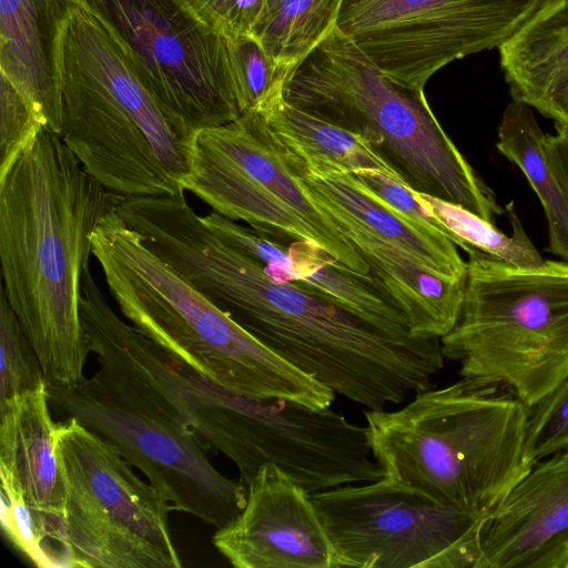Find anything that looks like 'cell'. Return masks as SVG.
Here are the masks:
<instances>
[{
    "instance_id": "obj_1",
    "label": "cell",
    "mask_w": 568,
    "mask_h": 568,
    "mask_svg": "<svg viewBox=\"0 0 568 568\" xmlns=\"http://www.w3.org/2000/svg\"><path fill=\"white\" fill-rule=\"evenodd\" d=\"M151 248L284 361L366 410L432 388L444 368L440 338L388 333L293 283L274 282L190 205L162 221Z\"/></svg>"
},
{
    "instance_id": "obj_2",
    "label": "cell",
    "mask_w": 568,
    "mask_h": 568,
    "mask_svg": "<svg viewBox=\"0 0 568 568\" xmlns=\"http://www.w3.org/2000/svg\"><path fill=\"white\" fill-rule=\"evenodd\" d=\"M121 196L48 128L0 175L1 291L47 386L71 387L85 377L91 349L80 313L83 276L93 232Z\"/></svg>"
},
{
    "instance_id": "obj_3",
    "label": "cell",
    "mask_w": 568,
    "mask_h": 568,
    "mask_svg": "<svg viewBox=\"0 0 568 568\" xmlns=\"http://www.w3.org/2000/svg\"><path fill=\"white\" fill-rule=\"evenodd\" d=\"M60 136L105 189L176 195L192 175L196 132L141 80L105 17L80 0L59 55Z\"/></svg>"
},
{
    "instance_id": "obj_4",
    "label": "cell",
    "mask_w": 568,
    "mask_h": 568,
    "mask_svg": "<svg viewBox=\"0 0 568 568\" xmlns=\"http://www.w3.org/2000/svg\"><path fill=\"white\" fill-rule=\"evenodd\" d=\"M110 293L142 334L233 392L327 408L336 394L260 342L152 252L115 209L92 235Z\"/></svg>"
},
{
    "instance_id": "obj_5",
    "label": "cell",
    "mask_w": 568,
    "mask_h": 568,
    "mask_svg": "<svg viewBox=\"0 0 568 568\" xmlns=\"http://www.w3.org/2000/svg\"><path fill=\"white\" fill-rule=\"evenodd\" d=\"M372 454L385 477L487 516L530 470L529 408L511 393L462 377L395 410H365Z\"/></svg>"
},
{
    "instance_id": "obj_6",
    "label": "cell",
    "mask_w": 568,
    "mask_h": 568,
    "mask_svg": "<svg viewBox=\"0 0 568 568\" xmlns=\"http://www.w3.org/2000/svg\"><path fill=\"white\" fill-rule=\"evenodd\" d=\"M284 100L367 139L412 190L494 224L505 213L442 128L424 90L389 78L337 27L295 65Z\"/></svg>"
},
{
    "instance_id": "obj_7",
    "label": "cell",
    "mask_w": 568,
    "mask_h": 568,
    "mask_svg": "<svg viewBox=\"0 0 568 568\" xmlns=\"http://www.w3.org/2000/svg\"><path fill=\"white\" fill-rule=\"evenodd\" d=\"M71 387L47 386L50 407L109 443L169 501L221 528L244 508L247 489L224 476L186 428L166 393L158 364L138 356L99 361Z\"/></svg>"
},
{
    "instance_id": "obj_8",
    "label": "cell",
    "mask_w": 568,
    "mask_h": 568,
    "mask_svg": "<svg viewBox=\"0 0 568 568\" xmlns=\"http://www.w3.org/2000/svg\"><path fill=\"white\" fill-rule=\"evenodd\" d=\"M166 382L184 425L206 449L235 464L244 486L264 465L276 466L310 494L385 476L366 426L331 407L240 394L176 358Z\"/></svg>"
},
{
    "instance_id": "obj_9",
    "label": "cell",
    "mask_w": 568,
    "mask_h": 568,
    "mask_svg": "<svg viewBox=\"0 0 568 568\" xmlns=\"http://www.w3.org/2000/svg\"><path fill=\"white\" fill-rule=\"evenodd\" d=\"M440 347L462 377L534 406L568 376V262L468 254L462 311Z\"/></svg>"
},
{
    "instance_id": "obj_10",
    "label": "cell",
    "mask_w": 568,
    "mask_h": 568,
    "mask_svg": "<svg viewBox=\"0 0 568 568\" xmlns=\"http://www.w3.org/2000/svg\"><path fill=\"white\" fill-rule=\"evenodd\" d=\"M63 536L72 568H180L169 501L74 418L57 423Z\"/></svg>"
},
{
    "instance_id": "obj_11",
    "label": "cell",
    "mask_w": 568,
    "mask_h": 568,
    "mask_svg": "<svg viewBox=\"0 0 568 568\" xmlns=\"http://www.w3.org/2000/svg\"><path fill=\"white\" fill-rule=\"evenodd\" d=\"M336 568H476L487 516L385 476L311 494Z\"/></svg>"
},
{
    "instance_id": "obj_12",
    "label": "cell",
    "mask_w": 568,
    "mask_h": 568,
    "mask_svg": "<svg viewBox=\"0 0 568 568\" xmlns=\"http://www.w3.org/2000/svg\"><path fill=\"white\" fill-rule=\"evenodd\" d=\"M539 0H343L336 27L385 74L424 90L445 65L499 48Z\"/></svg>"
},
{
    "instance_id": "obj_13",
    "label": "cell",
    "mask_w": 568,
    "mask_h": 568,
    "mask_svg": "<svg viewBox=\"0 0 568 568\" xmlns=\"http://www.w3.org/2000/svg\"><path fill=\"white\" fill-rule=\"evenodd\" d=\"M118 32L146 87L195 131L237 119L227 40L178 0H87Z\"/></svg>"
},
{
    "instance_id": "obj_14",
    "label": "cell",
    "mask_w": 568,
    "mask_h": 568,
    "mask_svg": "<svg viewBox=\"0 0 568 568\" xmlns=\"http://www.w3.org/2000/svg\"><path fill=\"white\" fill-rule=\"evenodd\" d=\"M246 503L212 542L236 568H336V557L311 494L274 465L246 486Z\"/></svg>"
},
{
    "instance_id": "obj_15",
    "label": "cell",
    "mask_w": 568,
    "mask_h": 568,
    "mask_svg": "<svg viewBox=\"0 0 568 568\" xmlns=\"http://www.w3.org/2000/svg\"><path fill=\"white\" fill-rule=\"evenodd\" d=\"M476 568H568V448L534 464L488 515Z\"/></svg>"
},
{
    "instance_id": "obj_16",
    "label": "cell",
    "mask_w": 568,
    "mask_h": 568,
    "mask_svg": "<svg viewBox=\"0 0 568 568\" xmlns=\"http://www.w3.org/2000/svg\"><path fill=\"white\" fill-rule=\"evenodd\" d=\"M203 221L221 237L258 260L274 282L293 283L388 333L413 335L404 314L371 273L362 276L344 268L317 243L297 240L285 246L214 211Z\"/></svg>"
},
{
    "instance_id": "obj_17",
    "label": "cell",
    "mask_w": 568,
    "mask_h": 568,
    "mask_svg": "<svg viewBox=\"0 0 568 568\" xmlns=\"http://www.w3.org/2000/svg\"><path fill=\"white\" fill-rule=\"evenodd\" d=\"M292 175L315 207L364 258L369 273L404 314L414 336L442 338L454 328L462 311L465 280L448 282L439 278L310 181Z\"/></svg>"
},
{
    "instance_id": "obj_18",
    "label": "cell",
    "mask_w": 568,
    "mask_h": 568,
    "mask_svg": "<svg viewBox=\"0 0 568 568\" xmlns=\"http://www.w3.org/2000/svg\"><path fill=\"white\" fill-rule=\"evenodd\" d=\"M80 0H0V74L30 102L44 125L62 130L59 55Z\"/></svg>"
},
{
    "instance_id": "obj_19",
    "label": "cell",
    "mask_w": 568,
    "mask_h": 568,
    "mask_svg": "<svg viewBox=\"0 0 568 568\" xmlns=\"http://www.w3.org/2000/svg\"><path fill=\"white\" fill-rule=\"evenodd\" d=\"M275 148L291 173L310 181L368 227L448 282L465 280L467 262L440 231L404 216L341 164L303 152L273 133Z\"/></svg>"
},
{
    "instance_id": "obj_20",
    "label": "cell",
    "mask_w": 568,
    "mask_h": 568,
    "mask_svg": "<svg viewBox=\"0 0 568 568\" xmlns=\"http://www.w3.org/2000/svg\"><path fill=\"white\" fill-rule=\"evenodd\" d=\"M50 408L47 384L0 405V477L22 494L65 547L64 488Z\"/></svg>"
},
{
    "instance_id": "obj_21",
    "label": "cell",
    "mask_w": 568,
    "mask_h": 568,
    "mask_svg": "<svg viewBox=\"0 0 568 568\" xmlns=\"http://www.w3.org/2000/svg\"><path fill=\"white\" fill-rule=\"evenodd\" d=\"M498 50L513 101L568 132V0H539Z\"/></svg>"
},
{
    "instance_id": "obj_22",
    "label": "cell",
    "mask_w": 568,
    "mask_h": 568,
    "mask_svg": "<svg viewBox=\"0 0 568 568\" xmlns=\"http://www.w3.org/2000/svg\"><path fill=\"white\" fill-rule=\"evenodd\" d=\"M197 134L308 222L341 266L357 275L369 274V266L356 248L315 207L288 171L275 148L273 133L260 113L244 112L232 122L199 130Z\"/></svg>"
},
{
    "instance_id": "obj_23",
    "label": "cell",
    "mask_w": 568,
    "mask_h": 568,
    "mask_svg": "<svg viewBox=\"0 0 568 568\" xmlns=\"http://www.w3.org/2000/svg\"><path fill=\"white\" fill-rule=\"evenodd\" d=\"M545 135L532 109L511 101L499 123L496 146L521 170L537 194L548 223V250L568 262V193L549 163Z\"/></svg>"
},
{
    "instance_id": "obj_24",
    "label": "cell",
    "mask_w": 568,
    "mask_h": 568,
    "mask_svg": "<svg viewBox=\"0 0 568 568\" xmlns=\"http://www.w3.org/2000/svg\"><path fill=\"white\" fill-rule=\"evenodd\" d=\"M261 115L278 139L305 153L329 159L351 172L378 170L400 181L367 139L308 114L284 99Z\"/></svg>"
},
{
    "instance_id": "obj_25",
    "label": "cell",
    "mask_w": 568,
    "mask_h": 568,
    "mask_svg": "<svg viewBox=\"0 0 568 568\" xmlns=\"http://www.w3.org/2000/svg\"><path fill=\"white\" fill-rule=\"evenodd\" d=\"M415 195L427 213L440 222L446 236L467 254L478 252L519 267H535L544 263L521 225L514 202L505 206L511 225V234L507 235L494 223L460 205L417 191Z\"/></svg>"
},
{
    "instance_id": "obj_26",
    "label": "cell",
    "mask_w": 568,
    "mask_h": 568,
    "mask_svg": "<svg viewBox=\"0 0 568 568\" xmlns=\"http://www.w3.org/2000/svg\"><path fill=\"white\" fill-rule=\"evenodd\" d=\"M343 0H265L254 37L275 61L295 67L335 27Z\"/></svg>"
},
{
    "instance_id": "obj_27",
    "label": "cell",
    "mask_w": 568,
    "mask_h": 568,
    "mask_svg": "<svg viewBox=\"0 0 568 568\" xmlns=\"http://www.w3.org/2000/svg\"><path fill=\"white\" fill-rule=\"evenodd\" d=\"M235 94L241 113L268 111L284 99V87L295 67L271 58L252 36L227 40Z\"/></svg>"
},
{
    "instance_id": "obj_28",
    "label": "cell",
    "mask_w": 568,
    "mask_h": 568,
    "mask_svg": "<svg viewBox=\"0 0 568 568\" xmlns=\"http://www.w3.org/2000/svg\"><path fill=\"white\" fill-rule=\"evenodd\" d=\"M1 526L9 540L38 567H68L63 546L22 494L1 478Z\"/></svg>"
},
{
    "instance_id": "obj_29",
    "label": "cell",
    "mask_w": 568,
    "mask_h": 568,
    "mask_svg": "<svg viewBox=\"0 0 568 568\" xmlns=\"http://www.w3.org/2000/svg\"><path fill=\"white\" fill-rule=\"evenodd\" d=\"M45 384L36 349L1 291L0 405Z\"/></svg>"
},
{
    "instance_id": "obj_30",
    "label": "cell",
    "mask_w": 568,
    "mask_h": 568,
    "mask_svg": "<svg viewBox=\"0 0 568 568\" xmlns=\"http://www.w3.org/2000/svg\"><path fill=\"white\" fill-rule=\"evenodd\" d=\"M568 448V376L529 408L525 454L530 464Z\"/></svg>"
},
{
    "instance_id": "obj_31",
    "label": "cell",
    "mask_w": 568,
    "mask_h": 568,
    "mask_svg": "<svg viewBox=\"0 0 568 568\" xmlns=\"http://www.w3.org/2000/svg\"><path fill=\"white\" fill-rule=\"evenodd\" d=\"M47 128L30 102L0 74V175Z\"/></svg>"
},
{
    "instance_id": "obj_32",
    "label": "cell",
    "mask_w": 568,
    "mask_h": 568,
    "mask_svg": "<svg viewBox=\"0 0 568 568\" xmlns=\"http://www.w3.org/2000/svg\"><path fill=\"white\" fill-rule=\"evenodd\" d=\"M197 21L226 40L252 36L265 0H178Z\"/></svg>"
},
{
    "instance_id": "obj_33",
    "label": "cell",
    "mask_w": 568,
    "mask_h": 568,
    "mask_svg": "<svg viewBox=\"0 0 568 568\" xmlns=\"http://www.w3.org/2000/svg\"><path fill=\"white\" fill-rule=\"evenodd\" d=\"M545 151L554 172L568 193V132L546 134Z\"/></svg>"
}]
</instances>
